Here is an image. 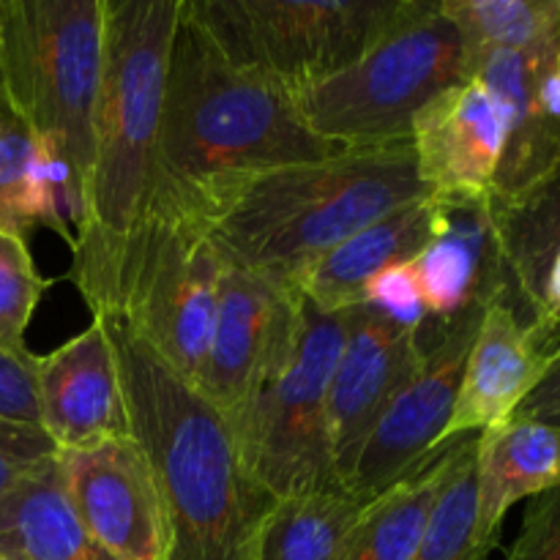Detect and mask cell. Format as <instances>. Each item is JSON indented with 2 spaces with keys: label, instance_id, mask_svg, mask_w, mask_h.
Returning <instances> with one entry per match:
<instances>
[{
  "label": "cell",
  "instance_id": "1f68e13d",
  "mask_svg": "<svg viewBox=\"0 0 560 560\" xmlns=\"http://www.w3.org/2000/svg\"><path fill=\"white\" fill-rule=\"evenodd\" d=\"M512 419L541 421V424L560 427V348L552 355L539 386L525 397V402L520 405Z\"/></svg>",
  "mask_w": 560,
  "mask_h": 560
},
{
  "label": "cell",
  "instance_id": "d4e9b609",
  "mask_svg": "<svg viewBox=\"0 0 560 560\" xmlns=\"http://www.w3.org/2000/svg\"><path fill=\"white\" fill-rule=\"evenodd\" d=\"M468 49L470 71L490 52H523L560 36V0H441Z\"/></svg>",
  "mask_w": 560,
  "mask_h": 560
},
{
  "label": "cell",
  "instance_id": "f1b7e54d",
  "mask_svg": "<svg viewBox=\"0 0 560 560\" xmlns=\"http://www.w3.org/2000/svg\"><path fill=\"white\" fill-rule=\"evenodd\" d=\"M58 454L52 438L38 424L0 419V501Z\"/></svg>",
  "mask_w": 560,
  "mask_h": 560
},
{
  "label": "cell",
  "instance_id": "277c9868",
  "mask_svg": "<svg viewBox=\"0 0 560 560\" xmlns=\"http://www.w3.org/2000/svg\"><path fill=\"white\" fill-rule=\"evenodd\" d=\"M184 0H104V60L93 175L69 279L91 284L142 222L162 124L164 82Z\"/></svg>",
  "mask_w": 560,
  "mask_h": 560
},
{
  "label": "cell",
  "instance_id": "e575fe53",
  "mask_svg": "<svg viewBox=\"0 0 560 560\" xmlns=\"http://www.w3.org/2000/svg\"><path fill=\"white\" fill-rule=\"evenodd\" d=\"M0 560H5V558H0Z\"/></svg>",
  "mask_w": 560,
  "mask_h": 560
},
{
  "label": "cell",
  "instance_id": "ac0fdd59",
  "mask_svg": "<svg viewBox=\"0 0 560 560\" xmlns=\"http://www.w3.org/2000/svg\"><path fill=\"white\" fill-rule=\"evenodd\" d=\"M441 224V200L424 197L386 213L315 262L299 293L323 312H348L361 304L366 284L386 268L413 262Z\"/></svg>",
  "mask_w": 560,
  "mask_h": 560
},
{
  "label": "cell",
  "instance_id": "ba28073f",
  "mask_svg": "<svg viewBox=\"0 0 560 560\" xmlns=\"http://www.w3.org/2000/svg\"><path fill=\"white\" fill-rule=\"evenodd\" d=\"M427 0H184L233 66L299 93L364 58Z\"/></svg>",
  "mask_w": 560,
  "mask_h": 560
},
{
  "label": "cell",
  "instance_id": "7a4b0ae2",
  "mask_svg": "<svg viewBox=\"0 0 560 560\" xmlns=\"http://www.w3.org/2000/svg\"><path fill=\"white\" fill-rule=\"evenodd\" d=\"M118 355L131 435L156 476L164 560H249L273 498L246 474L224 416L120 317L96 315Z\"/></svg>",
  "mask_w": 560,
  "mask_h": 560
},
{
  "label": "cell",
  "instance_id": "30bf717a",
  "mask_svg": "<svg viewBox=\"0 0 560 560\" xmlns=\"http://www.w3.org/2000/svg\"><path fill=\"white\" fill-rule=\"evenodd\" d=\"M481 317L485 315H468L448 326L427 323L421 328L419 366L377 419L353 476L345 485L350 495L366 503L375 501L441 446Z\"/></svg>",
  "mask_w": 560,
  "mask_h": 560
},
{
  "label": "cell",
  "instance_id": "4fadbf2b",
  "mask_svg": "<svg viewBox=\"0 0 560 560\" xmlns=\"http://www.w3.org/2000/svg\"><path fill=\"white\" fill-rule=\"evenodd\" d=\"M419 361V334L394 326L364 304L350 310L348 339L328 388V438L339 490L353 476L386 405Z\"/></svg>",
  "mask_w": 560,
  "mask_h": 560
},
{
  "label": "cell",
  "instance_id": "5b68a950",
  "mask_svg": "<svg viewBox=\"0 0 560 560\" xmlns=\"http://www.w3.org/2000/svg\"><path fill=\"white\" fill-rule=\"evenodd\" d=\"M102 60L104 0H0V88L47 151L74 233L91 191Z\"/></svg>",
  "mask_w": 560,
  "mask_h": 560
},
{
  "label": "cell",
  "instance_id": "d6a6232c",
  "mask_svg": "<svg viewBox=\"0 0 560 560\" xmlns=\"http://www.w3.org/2000/svg\"><path fill=\"white\" fill-rule=\"evenodd\" d=\"M536 102L541 115L560 129V52L541 71L539 88H536Z\"/></svg>",
  "mask_w": 560,
  "mask_h": 560
},
{
  "label": "cell",
  "instance_id": "484cf974",
  "mask_svg": "<svg viewBox=\"0 0 560 560\" xmlns=\"http://www.w3.org/2000/svg\"><path fill=\"white\" fill-rule=\"evenodd\" d=\"M476 441L479 435L463 441V452L427 520L413 560H487L498 547L487 541L479 528Z\"/></svg>",
  "mask_w": 560,
  "mask_h": 560
},
{
  "label": "cell",
  "instance_id": "8992f818",
  "mask_svg": "<svg viewBox=\"0 0 560 560\" xmlns=\"http://www.w3.org/2000/svg\"><path fill=\"white\" fill-rule=\"evenodd\" d=\"M224 257L200 222L148 213L113 262L80 290L195 383L211 342Z\"/></svg>",
  "mask_w": 560,
  "mask_h": 560
},
{
  "label": "cell",
  "instance_id": "5bb4252c",
  "mask_svg": "<svg viewBox=\"0 0 560 560\" xmlns=\"http://www.w3.org/2000/svg\"><path fill=\"white\" fill-rule=\"evenodd\" d=\"M506 135V107L476 77L432 98L410 131L419 175L430 195L438 200L490 197Z\"/></svg>",
  "mask_w": 560,
  "mask_h": 560
},
{
  "label": "cell",
  "instance_id": "cb8c5ba5",
  "mask_svg": "<svg viewBox=\"0 0 560 560\" xmlns=\"http://www.w3.org/2000/svg\"><path fill=\"white\" fill-rule=\"evenodd\" d=\"M370 503L348 490L277 501L257 528L249 560H345Z\"/></svg>",
  "mask_w": 560,
  "mask_h": 560
},
{
  "label": "cell",
  "instance_id": "e0dca14e",
  "mask_svg": "<svg viewBox=\"0 0 560 560\" xmlns=\"http://www.w3.org/2000/svg\"><path fill=\"white\" fill-rule=\"evenodd\" d=\"M558 348V331L525 326L506 304H492L481 317L465 361L457 405L443 443L479 435L512 419L525 397L539 386Z\"/></svg>",
  "mask_w": 560,
  "mask_h": 560
},
{
  "label": "cell",
  "instance_id": "4dcf8cb0",
  "mask_svg": "<svg viewBox=\"0 0 560 560\" xmlns=\"http://www.w3.org/2000/svg\"><path fill=\"white\" fill-rule=\"evenodd\" d=\"M0 419L38 424L36 355H16L0 348Z\"/></svg>",
  "mask_w": 560,
  "mask_h": 560
},
{
  "label": "cell",
  "instance_id": "603a6c76",
  "mask_svg": "<svg viewBox=\"0 0 560 560\" xmlns=\"http://www.w3.org/2000/svg\"><path fill=\"white\" fill-rule=\"evenodd\" d=\"M36 228L74 241L63 217L58 173L0 88V230L27 238Z\"/></svg>",
  "mask_w": 560,
  "mask_h": 560
},
{
  "label": "cell",
  "instance_id": "83f0119b",
  "mask_svg": "<svg viewBox=\"0 0 560 560\" xmlns=\"http://www.w3.org/2000/svg\"><path fill=\"white\" fill-rule=\"evenodd\" d=\"M361 304L370 306L372 312L386 317L394 326L413 334H419L430 320L413 262H399V266H392L372 277L364 295H361Z\"/></svg>",
  "mask_w": 560,
  "mask_h": 560
},
{
  "label": "cell",
  "instance_id": "2e32d148",
  "mask_svg": "<svg viewBox=\"0 0 560 560\" xmlns=\"http://www.w3.org/2000/svg\"><path fill=\"white\" fill-rule=\"evenodd\" d=\"M413 268L430 315L427 323L435 326L485 315L492 304H512L490 197L441 200V224Z\"/></svg>",
  "mask_w": 560,
  "mask_h": 560
},
{
  "label": "cell",
  "instance_id": "7402d4cb",
  "mask_svg": "<svg viewBox=\"0 0 560 560\" xmlns=\"http://www.w3.org/2000/svg\"><path fill=\"white\" fill-rule=\"evenodd\" d=\"M465 438L441 443L430 457L366 506L345 560H413Z\"/></svg>",
  "mask_w": 560,
  "mask_h": 560
},
{
  "label": "cell",
  "instance_id": "6da1fadb",
  "mask_svg": "<svg viewBox=\"0 0 560 560\" xmlns=\"http://www.w3.org/2000/svg\"><path fill=\"white\" fill-rule=\"evenodd\" d=\"M339 151L306 126L295 93L230 63L180 5L142 217L202 224L255 175Z\"/></svg>",
  "mask_w": 560,
  "mask_h": 560
},
{
  "label": "cell",
  "instance_id": "ffe728a7",
  "mask_svg": "<svg viewBox=\"0 0 560 560\" xmlns=\"http://www.w3.org/2000/svg\"><path fill=\"white\" fill-rule=\"evenodd\" d=\"M0 558L113 560L77 517L58 457L0 501Z\"/></svg>",
  "mask_w": 560,
  "mask_h": 560
},
{
  "label": "cell",
  "instance_id": "d6986e66",
  "mask_svg": "<svg viewBox=\"0 0 560 560\" xmlns=\"http://www.w3.org/2000/svg\"><path fill=\"white\" fill-rule=\"evenodd\" d=\"M560 485V427L509 419L479 432L476 441V492L479 528L492 545L501 541L503 520L520 501Z\"/></svg>",
  "mask_w": 560,
  "mask_h": 560
},
{
  "label": "cell",
  "instance_id": "836d02e7",
  "mask_svg": "<svg viewBox=\"0 0 560 560\" xmlns=\"http://www.w3.org/2000/svg\"><path fill=\"white\" fill-rule=\"evenodd\" d=\"M541 323L560 331V246L547 268L545 293H541Z\"/></svg>",
  "mask_w": 560,
  "mask_h": 560
},
{
  "label": "cell",
  "instance_id": "f546056e",
  "mask_svg": "<svg viewBox=\"0 0 560 560\" xmlns=\"http://www.w3.org/2000/svg\"><path fill=\"white\" fill-rule=\"evenodd\" d=\"M506 560H560V485L530 498L523 530Z\"/></svg>",
  "mask_w": 560,
  "mask_h": 560
},
{
  "label": "cell",
  "instance_id": "7c38bea8",
  "mask_svg": "<svg viewBox=\"0 0 560 560\" xmlns=\"http://www.w3.org/2000/svg\"><path fill=\"white\" fill-rule=\"evenodd\" d=\"M77 517L113 560H164L167 520L156 476L131 438L58 454Z\"/></svg>",
  "mask_w": 560,
  "mask_h": 560
},
{
  "label": "cell",
  "instance_id": "9a60e30c",
  "mask_svg": "<svg viewBox=\"0 0 560 560\" xmlns=\"http://www.w3.org/2000/svg\"><path fill=\"white\" fill-rule=\"evenodd\" d=\"M38 421L58 452L131 438L118 355L98 320L49 355H36Z\"/></svg>",
  "mask_w": 560,
  "mask_h": 560
},
{
  "label": "cell",
  "instance_id": "9c48e42d",
  "mask_svg": "<svg viewBox=\"0 0 560 560\" xmlns=\"http://www.w3.org/2000/svg\"><path fill=\"white\" fill-rule=\"evenodd\" d=\"M348 312L299 295L295 331L257 386L238 432L246 474L273 501L339 490L328 438V388L345 348Z\"/></svg>",
  "mask_w": 560,
  "mask_h": 560
},
{
  "label": "cell",
  "instance_id": "52a82bcc",
  "mask_svg": "<svg viewBox=\"0 0 560 560\" xmlns=\"http://www.w3.org/2000/svg\"><path fill=\"white\" fill-rule=\"evenodd\" d=\"M470 77L468 49L441 0H427L416 16L345 71L295 93L306 126L339 148L408 142L421 109Z\"/></svg>",
  "mask_w": 560,
  "mask_h": 560
},
{
  "label": "cell",
  "instance_id": "4316f807",
  "mask_svg": "<svg viewBox=\"0 0 560 560\" xmlns=\"http://www.w3.org/2000/svg\"><path fill=\"white\" fill-rule=\"evenodd\" d=\"M47 288L49 282L33 266L27 241L0 230V348L31 355L25 331Z\"/></svg>",
  "mask_w": 560,
  "mask_h": 560
},
{
  "label": "cell",
  "instance_id": "8fae6325",
  "mask_svg": "<svg viewBox=\"0 0 560 560\" xmlns=\"http://www.w3.org/2000/svg\"><path fill=\"white\" fill-rule=\"evenodd\" d=\"M299 295L273 290L224 260L211 342L195 386L238 438L257 386L295 331Z\"/></svg>",
  "mask_w": 560,
  "mask_h": 560
},
{
  "label": "cell",
  "instance_id": "44dd1931",
  "mask_svg": "<svg viewBox=\"0 0 560 560\" xmlns=\"http://www.w3.org/2000/svg\"><path fill=\"white\" fill-rule=\"evenodd\" d=\"M492 213L512 284L509 310L525 326H545L541 293L547 268L560 246V159L545 178L536 180L517 200L492 202Z\"/></svg>",
  "mask_w": 560,
  "mask_h": 560
},
{
  "label": "cell",
  "instance_id": "3957f363",
  "mask_svg": "<svg viewBox=\"0 0 560 560\" xmlns=\"http://www.w3.org/2000/svg\"><path fill=\"white\" fill-rule=\"evenodd\" d=\"M432 197L419 175L413 142L345 148L317 162L255 175L206 219L219 255L273 290L301 295L317 260L397 208Z\"/></svg>",
  "mask_w": 560,
  "mask_h": 560
}]
</instances>
